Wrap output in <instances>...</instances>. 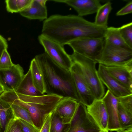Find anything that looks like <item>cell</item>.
<instances>
[{"label":"cell","instance_id":"cell-8","mask_svg":"<svg viewBox=\"0 0 132 132\" xmlns=\"http://www.w3.org/2000/svg\"><path fill=\"white\" fill-rule=\"evenodd\" d=\"M13 91L19 99L47 114L54 110L57 104L63 98L56 95L46 94L39 96H29Z\"/></svg>","mask_w":132,"mask_h":132},{"label":"cell","instance_id":"cell-34","mask_svg":"<svg viewBox=\"0 0 132 132\" xmlns=\"http://www.w3.org/2000/svg\"><path fill=\"white\" fill-rule=\"evenodd\" d=\"M7 40L0 35V58L3 51L7 49Z\"/></svg>","mask_w":132,"mask_h":132},{"label":"cell","instance_id":"cell-6","mask_svg":"<svg viewBox=\"0 0 132 132\" xmlns=\"http://www.w3.org/2000/svg\"><path fill=\"white\" fill-rule=\"evenodd\" d=\"M38 40L45 52L54 62L64 69L70 70L73 62L64 46L42 34L38 36Z\"/></svg>","mask_w":132,"mask_h":132},{"label":"cell","instance_id":"cell-37","mask_svg":"<svg viewBox=\"0 0 132 132\" xmlns=\"http://www.w3.org/2000/svg\"><path fill=\"white\" fill-rule=\"evenodd\" d=\"M4 91L5 90L3 87L0 83V96Z\"/></svg>","mask_w":132,"mask_h":132},{"label":"cell","instance_id":"cell-13","mask_svg":"<svg viewBox=\"0 0 132 132\" xmlns=\"http://www.w3.org/2000/svg\"><path fill=\"white\" fill-rule=\"evenodd\" d=\"M105 105L108 116V129L110 131L120 129L118 115V98L108 90L101 99Z\"/></svg>","mask_w":132,"mask_h":132},{"label":"cell","instance_id":"cell-33","mask_svg":"<svg viewBox=\"0 0 132 132\" xmlns=\"http://www.w3.org/2000/svg\"><path fill=\"white\" fill-rule=\"evenodd\" d=\"M132 12V1H130L124 7L118 11L116 13L117 16L126 15Z\"/></svg>","mask_w":132,"mask_h":132},{"label":"cell","instance_id":"cell-7","mask_svg":"<svg viewBox=\"0 0 132 132\" xmlns=\"http://www.w3.org/2000/svg\"><path fill=\"white\" fill-rule=\"evenodd\" d=\"M68 132H99L101 131L88 113L86 106L79 102Z\"/></svg>","mask_w":132,"mask_h":132},{"label":"cell","instance_id":"cell-38","mask_svg":"<svg viewBox=\"0 0 132 132\" xmlns=\"http://www.w3.org/2000/svg\"><path fill=\"white\" fill-rule=\"evenodd\" d=\"M99 132H102V131H99Z\"/></svg>","mask_w":132,"mask_h":132},{"label":"cell","instance_id":"cell-16","mask_svg":"<svg viewBox=\"0 0 132 132\" xmlns=\"http://www.w3.org/2000/svg\"><path fill=\"white\" fill-rule=\"evenodd\" d=\"M20 13L22 16L30 20L43 21L47 18L46 6L42 5L36 0H33L30 5Z\"/></svg>","mask_w":132,"mask_h":132},{"label":"cell","instance_id":"cell-9","mask_svg":"<svg viewBox=\"0 0 132 132\" xmlns=\"http://www.w3.org/2000/svg\"><path fill=\"white\" fill-rule=\"evenodd\" d=\"M70 71L79 98V102L87 106L96 100L78 64L73 62Z\"/></svg>","mask_w":132,"mask_h":132},{"label":"cell","instance_id":"cell-21","mask_svg":"<svg viewBox=\"0 0 132 132\" xmlns=\"http://www.w3.org/2000/svg\"><path fill=\"white\" fill-rule=\"evenodd\" d=\"M14 118L11 105L0 97V132H4L8 123Z\"/></svg>","mask_w":132,"mask_h":132},{"label":"cell","instance_id":"cell-31","mask_svg":"<svg viewBox=\"0 0 132 132\" xmlns=\"http://www.w3.org/2000/svg\"><path fill=\"white\" fill-rule=\"evenodd\" d=\"M23 132H40V129L23 120L18 119Z\"/></svg>","mask_w":132,"mask_h":132},{"label":"cell","instance_id":"cell-22","mask_svg":"<svg viewBox=\"0 0 132 132\" xmlns=\"http://www.w3.org/2000/svg\"><path fill=\"white\" fill-rule=\"evenodd\" d=\"M112 9L111 3L110 1L102 5L96 13L94 22L95 24L98 26L107 28L108 16Z\"/></svg>","mask_w":132,"mask_h":132},{"label":"cell","instance_id":"cell-11","mask_svg":"<svg viewBox=\"0 0 132 132\" xmlns=\"http://www.w3.org/2000/svg\"><path fill=\"white\" fill-rule=\"evenodd\" d=\"M97 72L103 84L116 97L119 98L132 94V91L127 88L109 73L105 66L99 64Z\"/></svg>","mask_w":132,"mask_h":132},{"label":"cell","instance_id":"cell-27","mask_svg":"<svg viewBox=\"0 0 132 132\" xmlns=\"http://www.w3.org/2000/svg\"><path fill=\"white\" fill-rule=\"evenodd\" d=\"M120 34L126 44L132 48V23L118 28Z\"/></svg>","mask_w":132,"mask_h":132},{"label":"cell","instance_id":"cell-20","mask_svg":"<svg viewBox=\"0 0 132 132\" xmlns=\"http://www.w3.org/2000/svg\"><path fill=\"white\" fill-rule=\"evenodd\" d=\"M104 37L106 40L113 45L132 51V48L126 44L122 38L118 28L108 27L105 30Z\"/></svg>","mask_w":132,"mask_h":132},{"label":"cell","instance_id":"cell-26","mask_svg":"<svg viewBox=\"0 0 132 132\" xmlns=\"http://www.w3.org/2000/svg\"><path fill=\"white\" fill-rule=\"evenodd\" d=\"M9 104L11 105L14 118L23 120L34 126L29 112L27 109L17 104Z\"/></svg>","mask_w":132,"mask_h":132},{"label":"cell","instance_id":"cell-18","mask_svg":"<svg viewBox=\"0 0 132 132\" xmlns=\"http://www.w3.org/2000/svg\"><path fill=\"white\" fill-rule=\"evenodd\" d=\"M16 93L29 96H39L42 94L35 87L32 79L30 69L24 75L19 86L14 91Z\"/></svg>","mask_w":132,"mask_h":132},{"label":"cell","instance_id":"cell-23","mask_svg":"<svg viewBox=\"0 0 132 132\" xmlns=\"http://www.w3.org/2000/svg\"><path fill=\"white\" fill-rule=\"evenodd\" d=\"M33 0H6L7 11L11 13L20 12L29 6Z\"/></svg>","mask_w":132,"mask_h":132},{"label":"cell","instance_id":"cell-25","mask_svg":"<svg viewBox=\"0 0 132 132\" xmlns=\"http://www.w3.org/2000/svg\"><path fill=\"white\" fill-rule=\"evenodd\" d=\"M118 115L120 129L132 127V114L127 111L119 103Z\"/></svg>","mask_w":132,"mask_h":132},{"label":"cell","instance_id":"cell-29","mask_svg":"<svg viewBox=\"0 0 132 132\" xmlns=\"http://www.w3.org/2000/svg\"><path fill=\"white\" fill-rule=\"evenodd\" d=\"M118 98L119 103L127 111L132 114V94Z\"/></svg>","mask_w":132,"mask_h":132},{"label":"cell","instance_id":"cell-24","mask_svg":"<svg viewBox=\"0 0 132 132\" xmlns=\"http://www.w3.org/2000/svg\"><path fill=\"white\" fill-rule=\"evenodd\" d=\"M70 127V124L63 123L54 111L52 112L50 132H68Z\"/></svg>","mask_w":132,"mask_h":132},{"label":"cell","instance_id":"cell-12","mask_svg":"<svg viewBox=\"0 0 132 132\" xmlns=\"http://www.w3.org/2000/svg\"><path fill=\"white\" fill-rule=\"evenodd\" d=\"M86 106L87 112L96 123L101 130L108 132V116L102 99H96Z\"/></svg>","mask_w":132,"mask_h":132},{"label":"cell","instance_id":"cell-14","mask_svg":"<svg viewBox=\"0 0 132 132\" xmlns=\"http://www.w3.org/2000/svg\"><path fill=\"white\" fill-rule=\"evenodd\" d=\"M52 1L63 3L72 7L82 17L96 13L102 5L98 0H54Z\"/></svg>","mask_w":132,"mask_h":132},{"label":"cell","instance_id":"cell-30","mask_svg":"<svg viewBox=\"0 0 132 132\" xmlns=\"http://www.w3.org/2000/svg\"><path fill=\"white\" fill-rule=\"evenodd\" d=\"M4 132H23L19 119L14 118L8 123Z\"/></svg>","mask_w":132,"mask_h":132},{"label":"cell","instance_id":"cell-2","mask_svg":"<svg viewBox=\"0 0 132 132\" xmlns=\"http://www.w3.org/2000/svg\"><path fill=\"white\" fill-rule=\"evenodd\" d=\"M34 58L42 71L46 94L70 98L79 102L70 70L57 64L45 52L37 55Z\"/></svg>","mask_w":132,"mask_h":132},{"label":"cell","instance_id":"cell-17","mask_svg":"<svg viewBox=\"0 0 132 132\" xmlns=\"http://www.w3.org/2000/svg\"><path fill=\"white\" fill-rule=\"evenodd\" d=\"M105 66L111 76L127 88L132 91V74L130 73L125 67L117 66Z\"/></svg>","mask_w":132,"mask_h":132},{"label":"cell","instance_id":"cell-10","mask_svg":"<svg viewBox=\"0 0 132 132\" xmlns=\"http://www.w3.org/2000/svg\"><path fill=\"white\" fill-rule=\"evenodd\" d=\"M24 72L19 64H14L7 69L0 70V83L5 91H15L23 78Z\"/></svg>","mask_w":132,"mask_h":132},{"label":"cell","instance_id":"cell-32","mask_svg":"<svg viewBox=\"0 0 132 132\" xmlns=\"http://www.w3.org/2000/svg\"><path fill=\"white\" fill-rule=\"evenodd\" d=\"M52 113H50L46 117L40 132H50Z\"/></svg>","mask_w":132,"mask_h":132},{"label":"cell","instance_id":"cell-5","mask_svg":"<svg viewBox=\"0 0 132 132\" xmlns=\"http://www.w3.org/2000/svg\"><path fill=\"white\" fill-rule=\"evenodd\" d=\"M131 62L132 51L113 45L105 40L101 56L97 63L106 66L125 67Z\"/></svg>","mask_w":132,"mask_h":132},{"label":"cell","instance_id":"cell-4","mask_svg":"<svg viewBox=\"0 0 132 132\" xmlns=\"http://www.w3.org/2000/svg\"><path fill=\"white\" fill-rule=\"evenodd\" d=\"M105 41L104 37L83 38L72 41L67 45L72 48L73 52L97 63L101 56Z\"/></svg>","mask_w":132,"mask_h":132},{"label":"cell","instance_id":"cell-1","mask_svg":"<svg viewBox=\"0 0 132 132\" xmlns=\"http://www.w3.org/2000/svg\"><path fill=\"white\" fill-rule=\"evenodd\" d=\"M105 29L78 15L54 14L44 20L42 34L64 46L80 38H103Z\"/></svg>","mask_w":132,"mask_h":132},{"label":"cell","instance_id":"cell-15","mask_svg":"<svg viewBox=\"0 0 132 132\" xmlns=\"http://www.w3.org/2000/svg\"><path fill=\"white\" fill-rule=\"evenodd\" d=\"M78 103L76 101L70 98H63L54 111L59 116L63 123L70 124Z\"/></svg>","mask_w":132,"mask_h":132},{"label":"cell","instance_id":"cell-19","mask_svg":"<svg viewBox=\"0 0 132 132\" xmlns=\"http://www.w3.org/2000/svg\"><path fill=\"white\" fill-rule=\"evenodd\" d=\"M32 79L36 88L43 94L46 93V90L43 74L39 66L35 59L31 61L29 67Z\"/></svg>","mask_w":132,"mask_h":132},{"label":"cell","instance_id":"cell-3","mask_svg":"<svg viewBox=\"0 0 132 132\" xmlns=\"http://www.w3.org/2000/svg\"><path fill=\"white\" fill-rule=\"evenodd\" d=\"M73 62L79 66L85 80L96 99H101L105 94L103 84L96 67V62L73 52L70 55Z\"/></svg>","mask_w":132,"mask_h":132},{"label":"cell","instance_id":"cell-28","mask_svg":"<svg viewBox=\"0 0 132 132\" xmlns=\"http://www.w3.org/2000/svg\"><path fill=\"white\" fill-rule=\"evenodd\" d=\"M14 64L7 49L5 50L0 58V70L8 69Z\"/></svg>","mask_w":132,"mask_h":132},{"label":"cell","instance_id":"cell-35","mask_svg":"<svg viewBox=\"0 0 132 132\" xmlns=\"http://www.w3.org/2000/svg\"><path fill=\"white\" fill-rule=\"evenodd\" d=\"M117 132H132V127L126 129H120Z\"/></svg>","mask_w":132,"mask_h":132},{"label":"cell","instance_id":"cell-36","mask_svg":"<svg viewBox=\"0 0 132 132\" xmlns=\"http://www.w3.org/2000/svg\"><path fill=\"white\" fill-rule=\"evenodd\" d=\"M40 4L42 5L45 6L47 1L48 0H36Z\"/></svg>","mask_w":132,"mask_h":132}]
</instances>
